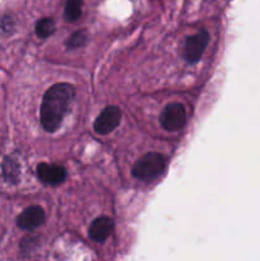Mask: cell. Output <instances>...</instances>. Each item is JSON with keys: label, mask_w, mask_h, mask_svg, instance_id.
Masks as SVG:
<instances>
[{"label": "cell", "mask_w": 260, "mask_h": 261, "mask_svg": "<svg viewBox=\"0 0 260 261\" xmlns=\"http://www.w3.org/2000/svg\"><path fill=\"white\" fill-rule=\"evenodd\" d=\"M37 176L43 184L51 186L60 185L65 181L66 171L65 168L58 165H48V163H40L37 166Z\"/></svg>", "instance_id": "7"}, {"label": "cell", "mask_w": 260, "mask_h": 261, "mask_svg": "<svg viewBox=\"0 0 260 261\" xmlns=\"http://www.w3.org/2000/svg\"><path fill=\"white\" fill-rule=\"evenodd\" d=\"M45 222V212L41 206L33 205L24 209L17 219L18 227L24 231H32L42 226Z\"/></svg>", "instance_id": "6"}, {"label": "cell", "mask_w": 260, "mask_h": 261, "mask_svg": "<svg viewBox=\"0 0 260 261\" xmlns=\"http://www.w3.org/2000/svg\"><path fill=\"white\" fill-rule=\"evenodd\" d=\"M55 20L50 17H45L40 19L36 24V35L40 38H47L55 32Z\"/></svg>", "instance_id": "9"}, {"label": "cell", "mask_w": 260, "mask_h": 261, "mask_svg": "<svg viewBox=\"0 0 260 261\" xmlns=\"http://www.w3.org/2000/svg\"><path fill=\"white\" fill-rule=\"evenodd\" d=\"M75 97V89L69 83H56L46 91L41 103V124L48 133L60 127Z\"/></svg>", "instance_id": "1"}, {"label": "cell", "mask_w": 260, "mask_h": 261, "mask_svg": "<svg viewBox=\"0 0 260 261\" xmlns=\"http://www.w3.org/2000/svg\"><path fill=\"white\" fill-rule=\"evenodd\" d=\"M186 119H188V115H186L185 107L178 102H173V103H168L163 109L160 121L163 129L167 132H178L185 126Z\"/></svg>", "instance_id": "3"}, {"label": "cell", "mask_w": 260, "mask_h": 261, "mask_svg": "<svg viewBox=\"0 0 260 261\" xmlns=\"http://www.w3.org/2000/svg\"><path fill=\"white\" fill-rule=\"evenodd\" d=\"M88 41V33L86 30H81L74 32L70 37L66 41V47L74 50V48H79L83 45H86V42Z\"/></svg>", "instance_id": "11"}, {"label": "cell", "mask_w": 260, "mask_h": 261, "mask_svg": "<svg viewBox=\"0 0 260 261\" xmlns=\"http://www.w3.org/2000/svg\"><path fill=\"white\" fill-rule=\"evenodd\" d=\"M166 158L160 153H147L133 167V175L138 180L150 181L165 171Z\"/></svg>", "instance_id": "2"}, {"label": "cell", "mask_w": 260, "mask_h": 261, "mask_svg": "<svg viewBox=\"0 0 260 261\" xmlns=\"http://www.w3.org/2000/svg\"><path fill=\"white\" fill-rule=\"evenodd\" d=\"M114 231V222L109 217H98L89 227V237L96 242H105Z\"/></svg>", "instance_id": "8"}, {"label": "cell", "mask_w": 260, "mask_h": 261, "mask_svg": "<svg viewBox=\"0 0 260 261\" xmlns=\"http://www.w3.org/2000/svg\"><path fill=\"white\" fill-rule=\"evenodd\" d=\"M83 0H66L65 18L69 22H75L81 18Z\"/></svg>", "instance_id": "10"}, {"label": "cell", "mask_w": 260, "mask_h": 261, "mask_svg": "<svg viewBox=\"0 0 260 261\" xmlns=\"http://www.w3.org/2000/svg\"><path fill=\"white\" fill-rule=\"evenodd\" d=\"M121 121V111L116 106H107L102 110L94 121V132L99 135H107L114 132Z\"/></svg>", "instance_id": "4"}, {"label": "cell", "mask_w": 260, "mask_h": 261, "mask_svg": "<svg viewBox=\"0 0 260 261\" xmlns=\"http://www.w3.org/2000/svg\"><path fill=\"white\" fill-rule=\"evenodd\" d=\"M209 43V33L206 31H200L195 35L188 37L184 48V56L188 63H196L200 60Z\"/></svg>", "instance_id": "5"}]
</instances>
